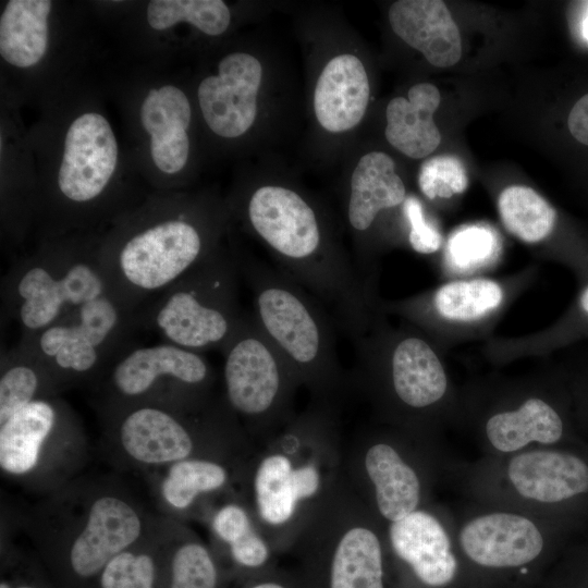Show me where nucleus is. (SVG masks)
Wrapping results in <instances>:
<instances>
[{
    "label": "nucleus",
    "instance_id": "nucleus-1",
    "mask_svg": "<svg viewBox=\"0 0 588 588\" xmlns=\"http://www.w3.org/2000/svg\"><path fill=\"white\" fill-rule=\"evenodd\" d=\"M339 413L311 401L243 466L238 495L273 551L294 547L343 474Z\"/></svg>",
    "mask_w": 588,
    "mask_h": 588
},
{
    "label": "nucleus",
    "instance_id": "nucleus-2",
    "mask_svg": "<svg viewBox=\"0 0 588 588\" xmlns=\"http://www.w3.org/2000/svg\"><path fill=\"white\" fill-rule=\"evenodd\" d=\"M156 514L121 481L74 478L47 493L22 523L39 552L73 583L98 580L108 563L149 532Z\"/></svg>",
    "mask_w": 588,
    "mask_h": 588
},
{
    "label": "nucleus",
    "instance_id": "nucleus-3",
    "mask_svg": "<svg viewBox=\"0 0 588 588\" xmlns=\"http://www.w3.org/2000/svg\"><path fill=\"white\" fill-rule=\"evenodd\" d=\"M99 413L114 462L143 471L193 457L244 462L256 448L222 395L201 407L132 403Z\"/></svg>",
    "mask_w": 588,
    "mask_h": 588
},
{
    "label": "nucleus",
    "instance_id": "nucleus-4",
    "mask_svg": "<svg viewBox=\"0 0 588 588\" xmlns=\"http://www.w3.org/2000/svg\"><path fill=\"white\" fill-rule=\"evenodd\" d=\"M253 294V315L295 370L311 401L341 408L352 391L342 368L334 321L326 307L282 269L233 255Z\"/></svg>",
    "mask_w": 588,
    "mask_h": 588
},
{
    "label": "nucleus",
    "instance_id": "nucleus-5",
    "mask_svg": "<svg viewBox=\"0 0 588 588\" xmlns=\"http://www.w3.org/2000/svg\"><path fill=\"white\" fill-rule=\"evenodd\" d=\"M353 343L357 362L350 373L352 390L364 392L391 421L411 429L444 397L445 369L419 334L391 332L378 314L367 333Z\"/></svg>",
    "mask_w": 588,
    "mask_h": 588
},
{
    "label": "nucleus",
    "instance_id": "nucleus-6",
    "mask_svg": "<svg viewBox=\"0 0 588 588\" xmlns=\"http://www.w3.org/2000/svg\"><path fill=\"white\" fill-rule=\"evenodd\" d=\"M240 279L234 256L216 249L137 309V326L186 350L221 351L244 314L238 303Z\"/></svg>",
    "mask_w": 588,
    "mask_h": 588
},
{
    "label": "nucleus",
    "instance_id": "nucleus-7",
    "mask_svg": "<svg viewBox=\"0 0 588 588\" xmlns=\"http://www.w3.org/2000/svg\"><path fill=\"white\" fill-rule=\"evenodd\" d=\"M215 250L207 230L179 211L110 240L99 258L109 294L136 311Z\"/></svg>",
    "mask_w": 588,
    "mask_h": 588
},
{
    "label": "nucleus",
    "instance_id": "nucleus-8",
    "mask_svg": "<svg viewBox=\"0 0 588 588\" xmlns=\"http://www.w3.org/2000/svg\"><path fill=\"white\" fill-rule=\"evenodd\" d=\"M220 352L222 397L248 439L260 445L296 415L293 403L302 387L299 379L253 313L244 311L237 329Z\"/></svg>",
    "mask_w": 588,
    "mask_h": 588
},
{
    "label": "nucleus",
    "instance_id": "nucleus-9",
    "mask_svg": "<svg viewBox=\"0 0 588 588\" xmlns=\"http://www.w3.org/2000/svg\"><path fill=\"white\" fill-rule=\"evenodd\" d=\"M110 295L98 248L49 247L11 266L1 282L2 313L21 335L62 320Z\"/></svg>",
    "mask_w": 588,
    "mask_h": 588
},
{
    "label": "nucleus",
    "instance_id": "nucleus-10",
    "mask_svg": "<svg viewBox=\"0 0 588 588\" xmlns=\"http://www.w3.org/2000/svg\"><path fill=\"white\" fill-rule=\"evenodd\" d=\"M383 540L379 519L343 471L293 548L322 564L327 588H384Z\"/></svg>",
    "mask_w": 588,
    "mask_h": 588
},
{
    "label": "nucleus",
    "instance_id": "nucleus-11",
    "mask_svg": "<svg viewBox=\"0 0 588 588\" xmlns=\"http://www.w3.org/2000/svg\"><path fill=\"white\" fill-rule=\"evenodd\" d=\"M137 330L136 311L105 295L48 328L20 335L19 342L45 364L62 392L82 384L95 385L133 346Z\"/></svg>",
    "mask_w": 588,
    "mask_h": 588
},
{
    "label": "nucleus",
    "instance_id": "nucleus-12",
    "mask_svg": "<svg viewBox=\"0 0 588 588\" xmlns=\"http://www.w3.org/2000/svg\"><path fill=\"white\" fill-rule=\"evenodd\" d=\"M86 456L83 427L59 395L36 400L0 425L1 473L30 489L61 488Z\"/></svg>",
    "mask_w": 588,
    "mask_h": 588
},
{
    "label": "nucleus",
    "instance_id": "nucleus-13",
    "mask_svg": "<svg viewBox=\"0 0 588 588\" xmlns=\"http://www.w3.org/2000/svg\"><path fill=\"white\" fill-rule=\"evenodd\" d=\"M216 371L203 353L162 342L133 345L94 385L100 405L156 403L201 407L216 400Z\"/></svg>",
    "mask_w": 588,
    "mask_h": 588
},
{
    "label": "nucleus",
    "instance_id": "nucleus-14",
    "mask_svg": "<svg viewBox=\"0 0 588 588\" xmlns=\"http://www.w3.org/2000/svg\"><path fill=\"white\" fill-rule=\"evenodd\" d=\"M400 437L365 431L344 451L346 480L380 523L397 522L420 509L424 481Z\"/></svg>",
    "mask_w": 588,
    "mask_h": 588
},
{
    "label": "nucleus",
    "instance_id": "nucleus-15",
    "mask_svg": "<svg viewBox=\"0 0 588 588\" xmlns=\"http://www.w3.org/2000/svg\"><path fill=\"white\" fill-rule=\"evenodd\" d=\"M246 461L193 457L151 471L160 514L183 522H205L221 500L238 495L237 485Z\"/></svg>",
    "mask_w": 588,
    "mask_h": 588
},
{
    "label": "nucleus",
    "instance_id": "nucleus-16",
    "mask_svg": "<svg viewBox=\"0 0 588 588\" xmlns=\"http://www.w3.org/2000/svg\"><path fill=\"white\" fill-rule=\"evenodd\" d=\"M118 159L115 136L98 113H85L70 126L64 142L58 187L64 199L86 205L108 185Z\"/></svg>",
    "mask_w": 588,
    "mask_h": 588
},
{
    "label": "nucleus",
    "instance_id": "nucleus-17",
    "mask_svg": "<svg viewBox=\"0 0 588 588\" xmlns=\"http://www.w3.org/2000/svg\"><path fill=\"white\" fill-rule=\"evenodd\" d=\"M262 68L253 56L235 52L219 63L218 75L208 76L198 87V100L208 126L217 135L233 138L253 125Z\"/></svg>",
    "mask_w": 588,
    "mask_h": 588
},
{
    "label": "nucleus",
    "instance_id": "nucleus-18",
    "mask_svg": "<svg viewBox=\"0 0 588 588\" xmlns=\"http://www.w3.org/2000/svg\"><path fill=\"white\" fill-rule=\"evenodd\" d=\"M462 550L478 565L493 568L517 567L539 556L543 537L529 518L506 512L479 515L460 531Z\"/></svg>",
    "mask_w": 588,
    "mask_h": 588
},
{
    "label": "nucleus",
    "instance_id": "nucleus-19",
    "mask_svg": "<svg viewBox=\"0 0 588 588\" xmlns=\"http://www.w3.org/2000/svg\"><path fill=\"white\" fill-rule=\"evenodd\" d=\"M385 540L393 554L429 587H444L455 576L457 562L441 520L422 507L387 525Z\"/></svg>",
    "mask_w": 588,
    "mask_h": 588
},
{
    "label": "nucleus",
    "instance_id": "nucleus-20",
    "mask_svg": "<svg viewBox=\"0 0 588 588\" xmlns=\"http://www.w3.org/2000/svg\"><path fill=\"white\" fill-rule=\"evenodd\" d=\"M155 534L164 588H218L213 550L186 522L157 513Z\"/></svg>",
    "mask_w": 588,
    "mask_h": 588
},
{
    "label": "nucleus",
    "instance_id": "nucleus-21",
    "mask_svg": "<svg viewBox=\"0 0 588 588\" xmlns=\"http://www.w3.org/2000/svg\"><path fill=\"white\" fill-rule=\"evenodd\" d=\"M507 477L520 497L538 503H558L588 491V465L558 451L515 455L509 463Z\"/></svg>",
    "mask_w": 588,
    "mask_h": 588
},
{
    "label": "nucleus",
    "instance_id": "nucleus-22",
    "mask_svg": "<svg viewBox=\"0 0 588 588\" xmlns=\"http://www.w3.org/2000/svg\"><path fill=\"white\" fill-rule=\"evenodd\" d=\"M393 32L440 68L455 64L462 54L458 27L440 0H400L389 10Z\"/></svg>",
    "mask_w": 588,
    "mask_h": 588
},
{
    "label": "nucleus",
    "instance_id": "nucleus-23",
    "mask_svg": "<svg viewBox=\"0 0 588 588\" xmlns=\"http://www.w3.org/2000/svg\"><path fill=\"white\" fill-rule=\"evenodd\" d=\"M369 95V81L362 61L348 53L334 57L316 84L314 109L318 122L332 133L353 128L366 112Z\"/></svg>",
    "mask_w": 588,
    "mask_h": 588
},
{
    "label": "nucleus",
    "instance_id": "nucleus-24",
    "mask_svg": "<svg viewBox=\"0 0 588 588\" xmlns=\"http://www.w3.org/2000/svg\"><path fill=\"white\" fill-rule=\"evenodd\" d=\"M140 120L150 135V152L157 168L174 174L186 163L191 106L185 94L171 85L151 89L143 101Z\"/></svg>",
    "mask_w": 588,
    "mask_h": 588
},
{
    "label": "nucleus",
    "instance_id": "nucleus-25",
    "mask_svg": "<svg viewBox=\"0 0 588 588\" xmlns=\"http://www.w3.org/2000/svg\"><path fill=\"white\" fill-rule=\"evenodd\" d=\"M406 197L393 159L381 151L368 152L352 173L346 212L348 224L356 233H367L382 211L403 205Z\"/></svg>",
    "mask_w": 588,
    "mask_h": 588
},
{
    "label": "nucleus",
    "instance_id": "nucleus-26",
    "mask_svg": "<svg viewBox=\"0 0 588 588\" xmlns=\"http://www.w3.org/2000/svg\"><path fill=\"white\" fill-rule=\"evenodd\" d=\"M439 89L429 83L412 86L407 98L396 97L387 107V140L413 159H421L439 146L441 134L433 121L440 105Z\"/></svg>",
    "mask_w": 588,
    "mask_h": 588
},
{
    "label": "nucleus",
    "instance_id": "nucleus-27",
    "mask_svg": "<svg viewBox=\"0 0 588 588\" xmlns=\"http://www.w3.org/2000/svg\"><path fill=\"white\" fill-rule=\"evenodd\" d=\"M204 523L216 549L226 552L236 565L256 569L270 560L273 549L257 528L240 495L221 500Z\"/></svg>",
    "mask_w": 588,
    "mask_h": 588
},
{
    "label": "nucleus",
    "instance_id": "nucleus-28",
    "mask_svg": "<svg viewBox=\"0 0 588 588\" xmlns=\"http://www.w3.org/2000/svg\"><path fill=\"white\" fill-rule=\"evenodd\" d=\"M564 432V422L553 406L538 397L519 407L492 415L486 422L490 444L499 452H517L531 442L552 444Z\"/></svg>",
    "mask_w": 588,
    "mask_h": 588
},
{
    "label": "nucleus",
    "instance_id": "nucleus-29",
    "mask_svg": "<svg viewBox=\"0 0 588 588\" xmlns=\"http://www.w3.org/2000/svg\"><path fill=\"white\" fill-rule=\"evenodd\" d=\"M48 0H11L0 19L1 57L17 68L38 63L48 46Z\"/></svg>",
    "mask_w": 588,
    "mask_h": 588
},
{
    "label": "nucleus",
    "instance_id": "nucleus-30",
    "mask_svg": "<svg viewBox=\"0 0 588 588\" xmlns=\"http://www.w3.org/2000/svg\"><path fill=\"white\" fill-rule=\"evenodd\" d=\"M60 390L45 364L17 342L1 354L0 425L32 402L57 396Z\"/></svg>",
    "mask_w": 588,
    "mask_h": 588
},
{
    "label": "nucleus",
    "instance_id": "nucleus-31",
    "mask_svg": "<svg viewBox=\"0 0 588 588\" xmlns=\"http://www.w3.org/2000/svg\"><path fill=\"white\" fill-rule=\"evenodd\" d=\"M503 289L490 279L460 280L441 285L428 298H417L387 308L430 309L439 317L452 321H470L497 309L503 301Z\"/></svg>",
    "mask_w": 588,
    "mask_h": 588
},
{
    "label": "nucleus",
    "instance_id": "nucleus-32",
    "mask_svg": "<svg viewBox=\"0 0 588 588\" xmlns=\"http://www.w3.org/2000/svg\"><path fill=\"white\" fill-rule=\"evenodd\" d=\"M498 209L505 229L529 244L549 237L559 221L552 205L532 188L522 185L503 189L498 199Z\"/></svg>",
    "mask_w": 588,
    "mask_h": 588
},
{
    "label": "nucleus",
    "instance_id": "nucleus-33",
    "mask_svg": "<svg viewBox=\"0 0 588 588\" xmlns=\"http://www.w3.org/2000/svg\"><path fill=\"white\" fill-rule=\"evenodd\" d=\"M156 516L145 538L108 563L97 580V588H159Z\"/></svg>",
    "mask_w": 588,
    "mask_h": 588
},
{
    "label": "nucleus",
    "instance_id": "nucleus-34",
    "mask_svg": "<svg viewBox=\"0 0 588 588\" xmlns=\"http://www.w3.org/2000/svg\"><path fill=\"white\" fill-rule=\"evenodd\" d=\"M147 20L158 30L185 21L207 35L217 36L226 30L231 13L221 0H154L148 4Z\"/></svg>",
    "mask_w": 588,
    "mask_h": 588
},
{
    "label": "nucleus",
    "instance_id": "nucleus-35",
    "mask_svg": "<svg viewBox=\"0 0 588 588\" xmlns=\"http://www.w3.org/2000/svg\"><path fill=\"white\" fill-rule=\"evenodd\" d=\"M418 184L422 194L429 199L450 198L467 188L468 176L458 158L442 155L430 158L421 164Z\"/></svg>",
    "mask_w": 588,
    "mask_h": 588
},
{
    "label": "nucleus",
    "instance_id": "nucleus-36",
    "mask_svg": "<svg viewBox=\"0 0 588 588\" xmlns=\"http://www.w3.org/2000/svg\"><path fill=\"white\" fill-rule=\"evenodd\" d=\"M495 235L482 225H469L451 235L448 242V257L454 266L468 268L489 258L495 248Z\"/></svg>",
    "mask_w": 588,
    "mask_h": 588
},
{
    "label": "nucleus",
    "instance_id": "nucleus-37",
    "mask_svg": "<svg viewBox=\"0 0 588 588\" xmlns=\"http://www.w3.org/2000/svg\"><path fill=\"white\" fill-rule=\"evenodd\" d=\"M403 211L409 224L408 242L412 248L424 255L439 250L442 235L427 221L420 200L415 196H407L403 203Z\"/></svg>",
    "mask_w": 588,
    "mask_h": 588
},
{
    "label": "nucleus",
    "instance_id": "nucleus-38",
    "mask_svg": "<svg viewBox=\"0 0 588 588\" xmlns=\"http://www.w3.org/2000/svg\"><path fill=\"white\" fill-rule=\"evenodd\" d=\"M560 331L564 341L588 335V283L580 291Z\"/></svg>",
    "mask_w": 588,
    "mask_h": 588
},
{
    "label": "nucleus",
    "instance_id": "nucleus-39",
    "mask_svg": "<svg viewBox=\"0 0 588 588\" xmlns=\"http://www.w3.org/2000/svg\"><path fill=\"white\" fill-rule=\"evenodd\" d=\"M569 27L575 40L588 48V1H578L571 5Z\"/></svg>",
    "mask_w": 588,
    "mask_h": 588
},
{
    "label": "nucleus",
    "instance_id": "nucleus-40",
    "mask_svg": "<svg viewBox=\"0 0 588 588\" xmlns=\"http://www.w3.org/2000/svg\"><path fill=\"white\" fill-rule=\"evenodd\" d=\"M248 588H287V587L283 583H279L275 580H266V581L254 584L249 586Z\"/></svg>",
    "mask_w": 588,
    "mask_h": 588
},
{
    "label": "nucleus",
    "instance_id": "nucleus-41",
    "mask_svg": "<svg viewBox=\"0 0 588 588\" xmlns=\"http://www.w3.org/2000/svg\"><path fill=\"white\" fill-rule=\"evenodd\" d=\"M0 588H38L30 583H19L13 584L9 583L8 580H1Z\"/></svg>",
    "mask_w": 588,
    "mask_h": 588
}]
</instances>
